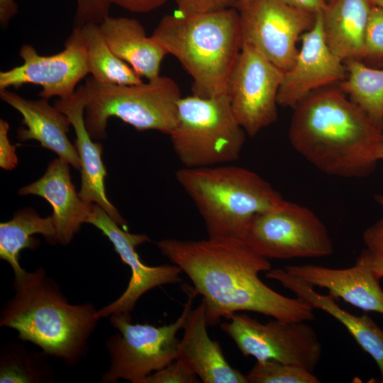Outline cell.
I'll return each instance as SVG.
<instances>
[{
    "label": "cell",
    "mask_w": 383,
    "mask_h": 383,
    "mask_svg": "<svg viewBox=\"0 0 383 383\" xmlns=\"http://www.w3.org/2000/svg\"><path fill=\"white\" fill-rule=\"evenodd\" d=\"M157 248L193 284L206 307L208 326L240 311H252L289 321L314 319L313 309L266 285L259 274L272 269L269 260L245 240L230 237L157 241Z\"/></svg>",
    "instance_id": "1"
},
{
    "label": "cell",
    "mask_w": 383,
    "mask_h": 383,
    "mask_svg": "<svg viewBox=\"0 0 383 383\" xmlns=\"http://www.w3.org/2000/svg\"><path fill=\"white\" fill-rule=\"evenodd\" d=\"M293 109L289 142L316 168L344 178H362L375 170L383 130L341 89L316 90Z\"/></svg>",
    "instance_id": "2"
},
{
    "label": "cell",
    "mask_w": 383,
    "mask_h": 383,
    "mask_svg": "<svg viewBox=\"0 0 383 383\" xmlns=\"http://www.w3.org/2000/svg\"><path fill=\"white\" fill-rule=\"evenodd\" d=\"M14 295L4 305L0 326L38 346L50 357L77 365L89 350V340L101 318L91 303L72 304L43 267L14 277Z\"/></svg>",
    "instance_id": "3"
},
{
    "label": "cell",
    "mask_w": 383,
    "mask_h": 383,
    "mask_svg": "<svg viewBox=\"0 0 383 383\" xmlns=\"http://www.w3.org/2000/svg\"><path fill=\"white\" fill-rule=\"evenodd\" d=\"M152 36L193 79L192 94L224 95L242 48L238 9L164 16Z\"/></svg>",
    "instance_id": "4"
},
{
    "label": "cell",
    "mask_w": 383,
    "mask_h": 383,
    "mask_svg": "<svg viewBox=\"0 0 383 383\" xmlns=\"http://www.w3.org/2000/svg\"><path fill=\"white\" fill-rule=\"evenodd\" d=\"M175 178L198 210L209 237L243 240L257 214L284 199L257 173L231 164L183 167Z\"/></svg>",
    "instance_id": "5"
},
{
    "label": "cell",
    "mask_w": 383,
    "mask_h": 383,
    "mask_svg": "<svg viewBox=\"0 0 383 383\" xmlns=\"http://www.w3.org/2000/svg\"><path fill=\"white\" fill-rule=\"evenodd\" d=\"M84 121L93 139L106 137L108 120L116 117L138 131L153 130L170 135L177 121L182 97L177 82L158 76L131 85L103 84L89 77L84 84Z\"/></svg>",
    "instance_id": "6"
},
{
    "label": "cell",
    "mask_w": 383,
    "mask_h": 383,
    "mask_svg": "<svg viewBox=\"0 0 383 383\" xmlns=\"http://www.w3.org/2000/svg\"><path fill=\"white\" fill-rule=\"evenodd\" d=\"M246 133L235 118L226 94H192L178 101L177 121L169 135L184 167L231 164L240 156Z\"/></svg>",
    "instance_id": "7"
},
{
    "label": "cell",
    "mask_w": 383,
    "mask_h": 383,
    "mask_svg": "<svg viewBox=\"0 0 383 383\" xmlns=\"http://www.w3.org/2000/svg\"><path fill=\"white\" fill-rule=\"evenodd\" d=\"M187 299L179 316L162 326L132 323L131 314L109 316L111 325L118 331L105 341L109 366L102 375L104 383L120 379L132 383L143 380L174 361L179 355V340L177 334L182 329L192 311L195 297L194 288L184 284Z\"/></svg>",
    "instance_id": "8"
},
{
    "label": "cell",
    "mask_w": 383,
    "mask_h": 383,
    "mask_svg": "<svg viewBox=\"0 0 383 383\" xmlns=\"http://www.w3.org/2000/svg\"><path fill=\"white\" fill-rule=\"evenodd\" d=\"M243 240L268 260L321 257L334 251L328 231L318 216L285 199L257 214Z\"/></svg>",
    "instance_id": "9"
},
{
    "label": "cell",
    "mask_w": 383,
    "mask_h": 383,
    "mask_svg": "<svg viewBox=\"0 0 383 383\" xmlns=\"http://www.w3.org/2000/svg\"><path fill=\"white\" fill-rule=\"evenodd\" d=\"M221 330L245 356L257 361L276 360L313 372L322 355V345L307 321L277 318L262 323L244 313L229 316Z\"/></svg>",
    "instance_id": "10"
},
{
    "label": "cell",
    "mask_w": 383,
    "mask_h": 383,
    "mask_svg": "<svg viewBox=\"0 0 383 383\" xmlns=\"http://www.w3.org/2000/svg\"><path fill=\"white\" fill-rule=\"evenodd\" d=\"M242 45H248L284 72L294 65L296 43L314 25L316 14L279 0H244L238 8Z\"/></svg>",
    "instance_id": "11"
},
{
    "label": "cell",
    "mask_w": 383,
    "mask_h": 383,
    "mask_svg": "<svg viewBox=\"0 0 383 383\" xmlns=\"http://www.w3.org/2000/svg\"><path fill=\"white\" fill-rule=\"evenodd\" d=\"M284 72L252 47L243 44L226 95L239 124L255 136L277 118V94Z\"/></svg>",
    "instance_id": "12"
},
{
    "label": "cell",
    "mask_w": 383,
    "mask_h": 383,
    "mask_svg": "<svg viewBox=\"0 0 383 383\" xmlns=\"http://www.w3.org/2000/svg\"><path fill=\"white\" fill-rule=\"evenodd\" d=\"M19 55L22 65L0 72V90L32 84L42 87L38 95L43 99L61 98L74 93L89 74L86 47L78 28H74L60 52L40 55L33 46L24 44Z\"/></svg>",
    "instance_id": "13"
},
{
    "label": "cell",
    "mask_w": 383,
    "mask_h": 383,
    "mask_svg": "<svg viewBox=\"0 0 383 383\" xmlns=\"http://www.w3.org/2000/svg\"><path fill=\"white\" fill-rule=\"evenodd\" d=\"M87 223L94 226L108 238L122 262L131 271V279L124 292L117 299L99 309L101 318L131 314L138 299L148 291L181 282L182 271L177 265L172 263L148 266L140 259L135 248L150 240L147 235L129 233L96 204H91Z\"/></svg>",
    "instance_id": "14"
},
{
    "label": "cell",
    "mask_w": 383,
    "mask_h": 383,
    "mask_svg": "<svg viewBox=\"0 0 383 383\" xmlns=\"http://www.w3.org/2000/svg\"><path fill=\"white\" fill-rule=\"evenodd\" d=\"M301 37V46L292 67L284 72L277 94L278 106L294 109L311 92L341 82L347 70L328 48L324 38L321 15Z\"/></svg>",
    "instance_id": "15"
},
{
    "label": "cell",
    "mask_w": 383,
    "mask_h": 383,
    "mask_svg": "<svg viewBox=\"0 0 383 383\" xmlns=\"http://www.w3.org/2000/svg\"><path fill=\"white\" fill-rule=\"evenodd\" d=\"M54 106L68 117L75 132V147L81 162L79 196L87 203L101 206L112 219L126 229V221L106 196L105 178L107 173L101 159L103 145L92 140L85 124L84 84L77 87L72 94L56 100Z\"/></svg>",
    "instance_id": "16"
},
{
    "label": "cell",
    "mask_w": 383,
    "mask_h": 383,
    "mask_svg": "<svg viewBox=\"0 0 383 383\" xmlns=\"http://www.w3.org/2000/svg\"><path fill=\"white\" fill-rule=\"evenodd\" d=\"M284 269L314 287L326 289L335 299H341L365 311L383 315V290L379 279L360 256L353 266L344 269L313 264L289 265Z\"/></svg>",
    "instance_id": "17"
},
{
    "label": "cell",
    "mask_w": 383,
    "mask_h": 383,
    "mask_svg": "<svg viewBox=\"0 0 383 383\" xmlns=\"http://www.w3.org/2000/svg\"><path fill=\"white\" fill-rule=\"evenodd\" d=\"M69 165L60 157L53 160L40 179L18 191L20 195H36L50 204L57 242L64 245L69 244L81 226L87 223L92 204L82 200L76 192Z\"/></svg>",
    "instance_id": "18"
},
{
    "label": "cell",
    "mask_w": 383,
    "mask_h": 383,
    "mask_svg": "<svg viewBox=\"0 0 383 383\" xmlns=\"http://www.w3.org/2000/svg\"><path fill=\"white\" fill-rule=\"evenodd\" d=\"M0 98L23 117L26 127L19 128L17 131L19 140H38L43 148L55 152L58 157L80 170L78 152L67 138L71 123L65 113L51 106L48 99H27L8 89L0 90Z\"/></svg>",
    "instance_id": "19"
},
{
    "label": "cell",
    "mask_w": 383,
    "mask_h": 383,
    "mask_svg": "<svg viewBox=\"0 0 383 383\" xmlns=\"http://www.w3.org/2000/svg\"><path fill=\"white\" fill-rule=\"evenodd\" d=\"M265 277L278 282L313 309L327 313L343 324L359 346L374 359L380 372V382L383 383V330L369 316H357L345 310L335 298L318 293L313 286L284 268L271 269Z\"/></svg>",
    "instance_id": "20"
},
{
    "label": "cell",
    "mask_w": 383,
    "mask_h": 383,
    "mask_svg": "<svg viewBox=\"0 0 383 383\" xmlns=\"http://www.w3.org/2000/svg\"><path fill=\"white\" fill-rule=\"evenodd\" d=\"M206 307L202 300L192 309L183 327L179 355L204 383H249L246 374L231 366L220 343L207 331Z\"/></svg>",
    "instance_id": "21"
},
{
    "label": "cell",
    "mask_w": 383,
    "mask_h": 383,
    "mask_svg": "<svg viewBox=\"0 0 383 383\" xmlns=\"http://www.w3.org/2000/svg\"><path fill=\"white\" fill-rule=\"evenodd\" d=\"M99 28L112 52L140 77L150 80L160 76L167 52L156 39L146 35L138 20L109 16Z\"/></svg>",
    "instance_id": "22"
},
{
    "label": "cell",
    "mask_w": 383,
    "mask_h": 383,
    "mask_svg": "<svg viewBox=\"0 0 383 383\" xmlns=\"http://www.w3.org/2000/svg\"><path fill=\"white\" fill-rule=\"evenodd\" d=\"M373 6L370 0H328L321 13L326 44L343 62L362 60L365 32Z\"/></svg>",
    "instance_id": "23"
},
{
    "label": "cell",
    "mask_w": 383,
    "mask_h": 383,
    "mask_svg": "<svg viewBox=\"0 0 383 383\" xmlns=\"http://www.w3.org/2000/svg\"><path fill=\"white\" fill-rule=\"evenodd\" d=\"M35 234L43 235L49 243H57L52 216L43 218L32 208H26L0 223V258L9 264L14 277L26 272L19 263L21 250H35L40 245L39 240L33 237Z\"/></svg>",
    "instance_id": "24"
},
{
    "label": "cell",
    "mask_w": 383,
    "mask_h": 383,
    "mask_svg": "<svg viewBox=\"0 0 383 383\" xmlns=\"http://www.w3.org/2000/svg\"><path fill=\"white\" fill-rule=\"evenodd\" d=\"M78 28L86 47L88 72L96 81L115 85H131L143 82L142 77L112 52L99 24L88 23Z\"/></svg>",
    "instance_id": "25"
},
{
    "label": "cell",
    "mask_w": 383,
    "mask_h": 383,
    "mask_svg": "<svg viewBox=\"0 0 383 383\" xmlns=\"http://www.w3.org/2000/svg\"><path fill=\"white\" fill-rule=\"evenodd\" d=\"M345 65L348 75L340 89L383 130V70L368 67L360 60H347Z\"/></svg>",
    "instance_id": "26"
},
{
    "label": "cell",
    "mask_w": 383,
    "mask_h": 383,
    "mask_svg": "<svg viewBox=\"0 0 383 383\" xmlns=\"http://www.w3.org/2000/svg\"><path fill=\"white\" fill-rule=\"evenodd\" d=\"M50 356L44 351L27 350L23 345L9 342L0 353L1 383H42L54 381Z\"/></svg>",
    "instance_id": "27"
},
{
    "label": "cell",
    "mask_w": 383,
    "mask_h": 383,
    "mask_svg": "<svg viewBox=\"0 0 383 383\" xmlns=\"http://www.w3.org/2000/svg\"><path fill=\"white\" fill-rule=\"evenodd\" d=\"M249 383H319L313 372L276 360L257 361L246 374Z\"/></svg>",
    "instance_id": "28"
},
{
    "label": "cell",
    "mask_w": 383,
    "mask_h": 383,
    "mask_svg": "<svg viewBox=\"0 0 383 383\" xmlns=\"http://www.w3.org/2000/svg\"><path fill=\"white\" fill-rule=\"evenodd\" d=\"M362 239L365 247L359 256L380 279L383 278V218L370 226Z\"/></svg>",
    "instance_id": "29"
},
{
    "label": "cell",
    "mask_w": 383,
    "mask_h": 383,
    "mask_svg": "<svg viewBox=\"0 0 383 383\" xmlns=\"http://www.w3.org/2000/svg\"><path fill=\"white\" fill-rule=\"evenodd\" d=\"M364 58L383 59V8L375 5L366 28Z\"/></svg>",
    "instance_id": "30"
},
{
    "label": "cell",
    "mask_w": 383,
    "mask_h": 383,
    "mask_svg": "<svg viewBox=\"0 0 383 383\" xmlns=\"http://www.w3.org/2000/svg\"><path fill=\"white\" fill-rule=\"evenodd\" d=\"M200 379L182 360L177 358L165 367L152 372L143 383H198Z\"/></svg>",
    "instance_id": "31"
},
{
    "label": "cell",
    "mask_w": 383,
    "mask_h": 383,
    "mask_svg": "<svg viewBox=\"0 0 383 383\" xmlns=\"http://www.w3.org/2000/svg\"><path fill=\"white\" fill-rule=\"evenodd\" d=\"M111 4L109 0H77L74 28L88 23L100 24L109 16Z\"/></svg>",
    "instance_id": "32"
},
{
    "label": "cell",
    "mask_w": 383,
    "mask_h": 383,
    "mask_svg": "<svg viewBox=\"0 0 383 383\" xmlns=\"http://www.w3.org/2000/svg\"><path fill=\"white\" fill-rule=\"evenodd\" d=\"M177 12L182 14H194L238 9L242 0H174Z\"/></svg>",
    "instance_id": "33"
},
{
    "label": "cell",
    "mask_w": 383,
    "mask_h": 383,
    "mask_svg": "<svg viewBox=\"0 0 383 383\" xmlns=\"http://www.w3.org/2000/svg\"><path fill=\"white\" fill-rule=\"evenodd\" d=\"M9 124L0 120V166L5 170H11L18 164L16 145H11L9 139Z\"/></svg>",
    "instance_id": "34"
},
{
    "label": "cell",
    "mask_w": 383,
    "mask_h": 383,
    "mask_svg": "<svg viewBox=\"0 0 383 383\" xmlns=\"http://www.w3.org/2000/svg\"><path fill=\"white\" fill-rule=\"evenodd\" d=\"M126 10L136 13H146L155 10L168 0H109Z\"/></svg>",
    "instance_id": "35"
},
{
    "label": "cell",
    "mask_w": 383,
    "mask_h": 383,
    "mask_svg": "<svg viewBox=\"0 0 383 383\" xmlns=\"http://www.w3.org/2000/svg\"><path fill=\"white\" fill-rule=\"evenodd\" d=\"M283 4L313 14L322 12L328 3V0H279Z\"/></svg>",
    "instance_id": "36"
},
{
    "label": "cell",
    "mask_w": 383,
    "mask_h": 383,
    "mask_svg": "<svg viewBox=\"0 0 383 383\" xmlns=\"http://www.w3.org/2000/svg\"><path fill=\"white\" fill-rule=\"evenodd\" d=\"M18 11V5L13 0H0V23L6 26Z\"/></svg>",
    "instance_id": "37"
},
{
    "label": "cell",
    "mask_w": 383,
    "mask_h": 383,
    "mask_svg": "<svg viewBox=\"0 0 383 383\" xmlns=\"http://www.w3.org/2000/svg\"><path fill=\"white\" fill-rule=\"evenodd\" d=\"M377 157L378 160H383V133L377 148ZM377 202L383 208V195H377L375 196Z\"/></svg>",
    "instance_id": "38"
},
{
    "label": "cell",
    "mask_w": 383,
    "mask_h": 383,
    "mask_svg": "<svg viewBox=\"0 0 383 383\" xmlns=\"http://www.w3.org/2000/svg\"><path fill=\"white\" fill-rule=\"evenodd\" d=\"M374 5L383 8V0H370Z\"/></svg>",
    "instance_id": "39"
},
{
    "label": "cell",
    "mask_w": 383,
    "mask_h": 383,
    "mask_svg": "<svg viewBox=\"0 0 383 383\" xmlns=\"http://www.w3.org/2000/svg\"><path fill=\"white\" fill-rule=\"evenodd\" d=\"M243 1H244V0H242L241 3H242ZM241 3H240V4H241ZM238 7H239V6H238Z\"/></svg>",
    "instance_id": "40"
}]
</instances>
